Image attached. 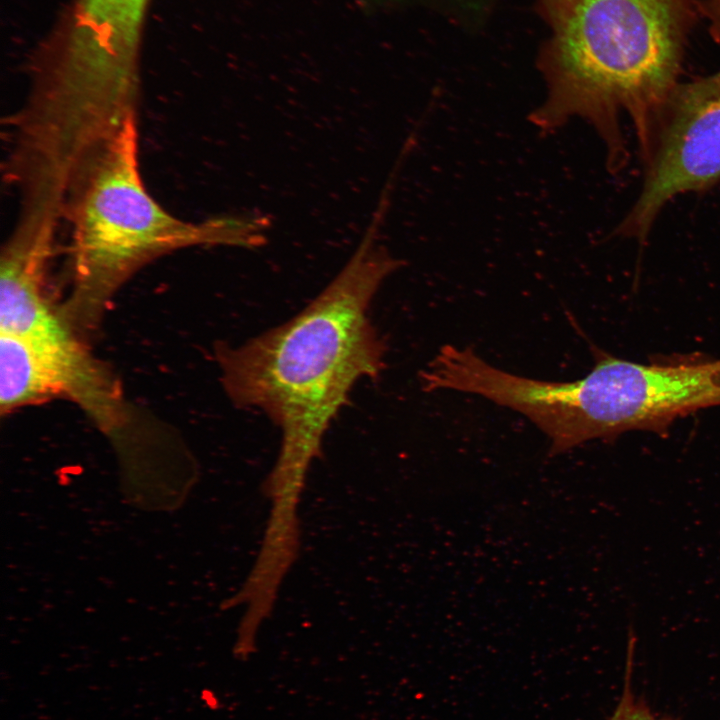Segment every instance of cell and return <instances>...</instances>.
<instances>
[{
  "instance_id": "cell-1",
  "label": "cell",
  "mask_w": 720,
  "mask_h": 720,
  "mask_svg": "<svg viewBox=\"0 0 720 720\" xmlns=\"http://www.w3.org/2000/svg\"><path fill=\"white\" fill-rule=\"evenodd\" d=\"M375 213L356 251L302 311L216 351L221 381L238 408L264 413L281 432L272 472L306 479L324 435L355 384L377 379L385 343L369 316L384 280L404 265L378 242Z\"/></svg>"
},
{
  "instance_id": "cell-2",
  "label": "cell",
  "mask_w": 720,
  "mask_h": 720,
  "mask_svg": "<svg viewBox=\"0 0 720 720\" xmlns=\"http://www.w3.org/2000/svg\"><path fill=\"white\" fill-rule=\"evenodd\" d=\"M551 28L540 56L547 86L530 115L543 132L572 118L601 138L607 167L618 173L629 154L621 117L630 119L639 153L650 141L680 82L695 0H539Z\"/></svg>"
},
{
  "instance_id": "cell-3",
  "label": "cell",
  "mask_w": 720,
  "mask_h": 720,
  "mask_svg": "<svg viewBox=\"0 0 720 720\" xmlns=\"http://www.w3.org/2000/svg\"><path fill=\"white\" fill-rule=\"evenodd\" d=\"M64 216L71 232L75 313L80 307L96 313L130 275L163 254L197 245L229 246L222 216L184 221L149 193L139 166L137 116L80 168L68 189Z\"/></svg>"
},
{
  "instance_id": "cell-4",
  "label": "cell",
  "mask_w": 720,
  "mask_h": 720,
  "mask_svg": "<svg viewBox=\"0 0 720 720\" xmlns=\"http://www.w3.org/2000/svg\"><path fill=\"white\" fill-rule=\"evenodd\" d=\"M498 400L542 430L555 456L631 430L666 432L678 418L720 405V360L686 356L638 364L597 352L593 369L576 381L509 373Z\"/></svg>"
},
{
  "instance_id": "cell-5",
  "label": "cell",
  "mask_w": 720,
  "mask_h": 720,
  "mask_svg": "<svg viewBox=\"0 0 720 720\" xmlns=\"http://www.w3.org/2000/svg\"><path fill=\"white\" fill-rule=\"evenodd\" d=\"M641 159L640 192L615 233L643 243L672 199L720 184V69L677 84Z\"/></svg>"
},
{
  "instance_id": "cell-6",
  "label": "cell",
  "mask_w": 720,
  "mask_h": 720,
  "mask_svg": "<svg viewBox=\"0 0 720 720\" xmlns=\"http://www.w3.org/2000/svg\"><path fill=\"white\" fill-rule=\"evenodd\" d=\"M64 394L54 366L26 339L0 331V407L11 411L23 405Z\"/></svg>"
},
{
  "instance_id": "cell-7",
  "label": "cell",
  "mask_w": 720,
  "mask_h": 720,
  "mask_svg": "<svg viewBox=\"0 0 720 720\" xmlns=\"http://www.w3.org/2000/svg\"><path fill=\"white\" fill-rule=\"evenodd\" d=\"M623 692L612 715L607 720H680L653 712L642 697L632 689L633 646H629Z\"/></svg>"
},
{
  "instance_id": "cell-8",
  "label": "cell",
  "mask_w": 720,
  "mask_h": 720,
  "mask_svg": "<svg viewBox=\"0 0 720 720\" xmlns=\"http://www.w3.org/2000/svg\"><path fill=\"white\" fill-rule=\"evenodd\" d=\"M699 18L707 23L712 39L720 43V0H695Z\"/></svg>"
}]
</instances>
